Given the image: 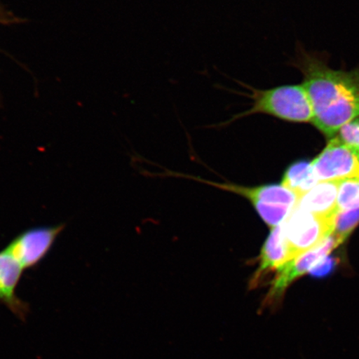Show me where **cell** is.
Instances as JSON below:
<instances>
[{"label": "cell", "mask_w": 359, "mask_h": 359, "mask_svg": "<svg viewBox=\"0 0 359 359\" xmlns=\"http://www.w3.org/2000/svg\"><path fill=\"white\" fill-rule=\"evenodd\" d=\"M201 182L208 184L226 191L245 197L250 201L255 210L269 226H280L292 210L295 208L299 197L294 191L282 185H264L255 187H245L230 183H217L198 179Z\"/></svg>", "instance_id": "3"}, {"label": "cell", "mask_w": 359, "mask_h": 359, "mask_svg": "<svg viewBox=\"0 0 359 359\" xmlns=\"http://www.w3.org/2000/svg\"><path fill=\"white\" fill-rule=\"evenodd\" d=\"M339 182H318L313 189L299 197L295 208L320 217H334L338 214L337 200Z\"/></svg>", "instance_id": "10"}, {"label": "cell", "mask_w": 359, "mask_h": 359, "mask_svg": "<svg viewBox=\"0 0 359 359\" xmlns=\"http://www.w3.org/2000/svg\"><path fill=\"white\" fill-rule=\"evenodd\" d=\"M291 65L302 72L318 131L333 138L341 128L359 118V69H331L314 53L298 48Z\"/></svg>", "instance_id": "1"}, {"label": "cell", "mask_w": 359, "mask_h": 359, "mask_svg": "<svg viewBox=\"0 0 359 359\" xmlns=\"http://www.w3.org/2000/svg\"><path fill=\"white\" fill-rule=\"evenodd\" d=\"M311 163L318 182L359 178V148L335 136Z\"/></svg>", "instance_id": "6"}, {"label": "cell", "mask_w": 359, "mask_h": 359, "mask_svg": "<svg viewBox=\"0 0 359 359\" xmlns=\"http://www.w3.org/2000/svg\"><path fill=\"white\" fill-rule=\"evenodd\" d=\"M359 223V208L338 212L332 236L339 245L347 239Z\"/></svg>", "instance_id": "13"}, {"label": "cell", "mask_w": 359, "mask_h": 359, "mask_svg": "<svg viewBox=\"0 0 359 359\" xmlns=\"http://www.w3.org/2000/svg\"><path fill=\"white\" fill-rule=\"evenodd\" d=\"M336 215L320 217L294 208L282 223L290 260L316 248L327 240L333 232Z\"/></svg>", "instance_id": "4"}, {"label": "cell", "mask_w": 359, "mask_h": 359, "mask_svg": "<svg viewBox=\"0 0 359 359\" xmlns=\"http://www.w3.org/2000/svg\"><path fill=\"white\" fill-rule=\"evenodd\" d=\"M339 245H340L335 238L331 235L316 248L290 260L278 269L276 276L271 283L268 293L263 300L262 309L273 311L279 307L289 287L300 277L311 273L318 262L329 257L331 251Z\"/></svg>", "instance_id": "5"}, {"label": "cell", "mask_w": 359, "mask_h": 359, "mask_svg": "<svg viewBox=\"0 0 359 359\" xmlns=\"http://www.w3.org/2000/svg\"><path fill=\"white\" fill-rule=\"evenodd\" d=\"M333 266L334 260L327 257L316 264V267L311 271V273L312 276L317 277L325 276L333 269Z\"/></svg>", "instance_id": "15"}, {"label": "cell", "mask_w": 359, "mask_h": 359, "mask_svg": "<svg viewBox=\"0 0 359 359\" xmlns=\"http://www.w3.org/2000/svg\"><path fill=\"white\" fill-rule=\"evenodd\" d=\"M239 84L249 90L241 94L252 101L250 107L219 126L224 127L236 121L258 114L291 123H313V107L303 84L281 85L267 89L255 88L241 82Z\"/></svg>", "instance_id": "2"}, {"label": "cell", "mask_w": 359, "mask_h": 359, "mask_svg": "<svg viewBox=\"0 0 359 359\" xmlns=\"http://www.w3.org/2000/svg\"><path fill=\"white\" fill-rule=\"evenodd\" d=\"M341 141L349 146L359 148V118L343 126L339 131Z\"/></svg>", "instance_id": "14"}, {"label": "cell", "mask_w": 359, "mask_h": 359, "mask_svg": "<svg viewBox=\"0 0 359 359\" xmlns=\"http://www.w3.org/2000/svg\"><path fill=\"white\" fill-rule=\"evenodd\" d=\"M65 226V224H58L28 229L13 238L4 250L25 271L34 269L48 257Z\"/></svg>", "instance_id": "7"}, {"label": "cell", "mask_w": 359, "mask_h": 359, "mask_svg": "<svg viewBox=\"0 0 359 359\" xmlns=\"http://www.w3.org/2000/svg\"><path fill=\"white\" fill-rule=\"evenodd\" d=\"M318 183L311 163L305 161L292 164L286 170L282 181L283 186L294 191L299 197L313 189Z\"/></svg>", "instance_id": "11"}, {"label": "cell", "mask_w": 359, "mask_h": 359, "mask_svg": "<svg viewBox=\"0 0 359 359\" xmlns=\"http://www.w3.org/2000/svg\"><path fill=\"white\" fill-rule=\"evenodd\" d=\"M290 262L288 247L283 232L282 224L273 229L262 247L259 257V264L250 281V288L259 287L269 273L277 271Z\"/></svg>", "instance_id": "9"}, {"label": "cell", "mask_w": 359, "mask_h": 359, "mask_svg": "<svg viewBox=\"0 0 359 359\" xmlns=\"http://www.w3.org/2000/svg\"><path fill=\"white\" fill-rule=\"evenodd\" d=\"M337 208L338 212L359 208V178L339 182Z\"/></svg>", "instance_id": "12"}, {"label": "cell", "mask_w": 359, "mask_h": 359, "mask_svg": "<svg viewBox=\"0 0 359 359\" xmlns=\"http://www.w3.org/2000/svg\"><path fill=\"white\" fill-rule=\"evenodd\" d=\"M24 271L10 253L4 249L0 251V303L22 321L29 313V306L16 293Z\"/></svg>", "instance_id": "8"}]
</instances>
